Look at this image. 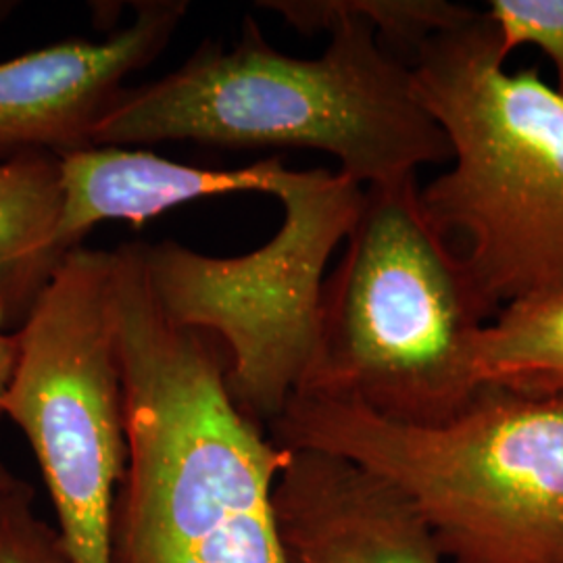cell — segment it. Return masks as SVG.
Here are the masks:
<instances>
[{
    "label": "cell",
    "mask_w": 563,
    "mask_h": 563,
    "mask_svg": "<svg viewBox=\"0 0 563 563\" xmlns=\"http://www.w3.org/2000/svg\"><path fill=\"white\" fill-rule=\"evenodd\" d=\"M111 260L128 434L111 563H288L274 488L290 451L232 399L222 344L163 313L141 241Z\"/></svg>",
    "instance_id": "6da1fadb"
},
{
    "label": "cell",
    "mask_w": 563,
    "mask_h": 563,
    "mask_svg": "<svg viewBox=\"0 0 563 563\" xmlns=\"http://www.w3.org/2000/svg\"><path fill=\"white\" fill-rule=\"evenodd\" d=\"M302 34L328 32L320 57L276 51L244 20L225 48L201 46L162 80L125 88L92 146L197 142L222 148H313L365 186L451 159L443 130L416 95L411 67L365 21L328 0L260 2Z\"/></svg>",
    "instance_id": "7a4b0ae2"
},
{
    "label": "cell",
    "mask_w": 563,
    "mask_h": 563,
    "mask_svg": "<svg viewBox=\"0 0 563 563\" xmlns=\"http://www.w3.org/2000/svg\"><path fill=\"white\" fill-rule=\"evenodd\" d=\"M449 167L420 186L428 223L462 260L493 316L563 284V97L539 67L507 69L481 9L411 60Z\"/></svg>",
    "instance_id": "3957f363"
},
{
    "label": "cell",
    "mask_w": 563,
    "mask_h": 563,
    "mask_svg": "<svg viewBox=\"0 0 563 563\" xmlns=\"http://www.w3.org/2000/svg\"><path fill=\"white\" fill-rule=\"evenodd\" d=\"M488 320L462 260L423 216L418 176L365 186L323 282L318 344L297 395L439 426L481 388L474 360Z\"/></svg>",
    "instance_id": "277c9868"
},
{
    "label": "cell",
    "mask_w": 563,
    "mask_h": 563,
    "mask_svg": "<svg viewBox=\"0 0 563 563\" xmlns=\"http://www.w3.org/2000/svg\"><path fill=\"white\" fill-rule=\"evenodd\" d=\"M267 432L395 484L446 563H563V397L481 386L451 420L407 426L295 395Z\"/></svg>",
    "instance_id": "5b68a950"
},
{
    "label": "cell",
    "mask_w": 563,
    "mask_h": 563,
    "mask_svg": "<svg viewBox=\"0 0 563 563\" xmlns=\"http://www.w3.org/2000/svg\"><path fill=\"white\" fill-rule=\"evenodd\" d=\"M274 197L284 209L278 232L239 257L141 241L163 313L222 344L232 399L265 428L313 360L325 267L357 220L363 186L341 169L286 167Z\"/></svg>",
    "instance_id": "8992f818"
},
{
    "label": "cell",
    "mask_w": 563,
    "mask_h": 563,
    "mask_svg": "<svg viewBox=\"0 0 563 563\" xmlns=\"http://www.w3.org/2000/svg\"><path fill=\"white\" fill-rule=\"evenodd\" d=\"M111 251L65 257L23 318L2 416L41 465L69 563H111L125 401L111 320Z\"/></svg>",
    "instance_id": "52a82bcc"
},
{
    "label": "cell",
    "mask_w": 563,
    "mask_h": 563,
    "mask_svg": "<svg viewBox=\"0 0 563 563\" xmlns=\"http://www.w3.org/2000/svg\"><path fill=\"white\" fill-rule=\"evenodd\" d=\"M188 2H139L134 20L104 41L57 42L0 63V163L92 146L125 78L167 48Z\"/></svg>",
    "instance_id": "ba28073f"
},
{
    "label": "cell",
    "mask_w": 563,
    "mask_h": 563,
    "mask_svg": "<svg viewBox=\"0 0 563 563\" xmlns=\"http://www.w3.org/2000/svg\"><path fill=\"white\" fill-rule=\"evenodd\" d=\"M288 563H446L395 484L325 451H290L274 488Z\"/></svg>",
    "instance_id": "9c48e42d"
},
{
    "label": "cell",
    "mask_w": 563,
    "mask_h": 563,
    "mask_svg": "<svg viewBox=\"0 0 563 563\" xmlns=\"http://www.w3.org/2000/svg\"><path fill=\"white\" fill-rule=\"evenodd\" d=\"M286 165L265 159L205 169L123 146H88L59 157V216L38 262L44 288L90 230L104 222L142 223L184 202L236 192H276Z\"/></svg>",
    "instance_id": "30bf717a"
},
{
    "label": "cell",
    "mask_w": 563,
    "mask_h": 563,
    "mask_svg": "<svg viewBox=\"0 0 563 563\" xmlns=\"http://www.w3.org/2000/svg\"><path fill=\"white\" fill-rule=\"evenodd\" d=\"M59 205V157L34 153L0 163V320L23 322L38 299V262Z\"/></svg>",
    "instance_id": "8fae6325"
},
{
    "label": "cell",
    "mask_w": 563,
    "mask_h": 563,
    "mask_svg": "<svg viewBox=\"0 0 563 563\" xmlns=\"http://www.w3.org/2000/svg\"><path fill=\"white\" fill-rule=\"evenodd\" d=\"M476 383L563 397V284L507 302L476 342Z\"/></svg>",
    "instance_id": "7c38bea8"
},
{
    "label": "cell",
    "mask_w": 563,
    "mask_h": 563,
    "mask_svg": "<svg viewBox=\"0 0 563 563\" xmlns=\"http://www.w3.org/2000/svg\"><path fill=\"white\" fill-rule=\"evenodd\" d=\"M493 21L509 59L522 46H534L555 69V90L563 97V0H490Z\"/></svg>",
    "instance_id": "4fadbf2b"
},
{
    "label": "cell",
    "mask_w": 563,
    "mask_h": 563,
    "mask_svg": "<svg viewBox=\"0 0 563 563\" xmlns=\"http://www.w3.org/2000/svg\"><path fill=\"white\" fill-rule=\"evenodd\" d=\"M34 495L25 481L0 493V563H69L57 528L36 514Z\"/></svg>",
    "instance_id": "5bb4252c"
},
{
    "label": "cell",
    "mask_w": 563,
    "mask_h": 563,
    "mask_svg": "<svg viewBox=\"0 0 563 563\" xmlns=\"http://www.w3.org/2000/svg\"><path fill=\"white\" fill-rule=\"evenodd\" d=\"M15 363H18V334H4L0 330V418H2V402L13 378Z\"/></svg>",
    "instance_id": "9a60e30c"
},
{
    "label": "cell",
    "mask_w": 563,
    "mask_h": 563,
    "mask_svg": "<svg viewBox=\"0 0 563 563\" xmlns=\"http://www.w3.org/2000/svg\"><path fill=\"white\" fill-rule=\"evenodd\" d=\"M20 481V476H15V474H13L4 463L0 462V493L9 490L11 486H15Z\"/></svg>",
    "instance_id": "2e32d148"
}]
</instances>
